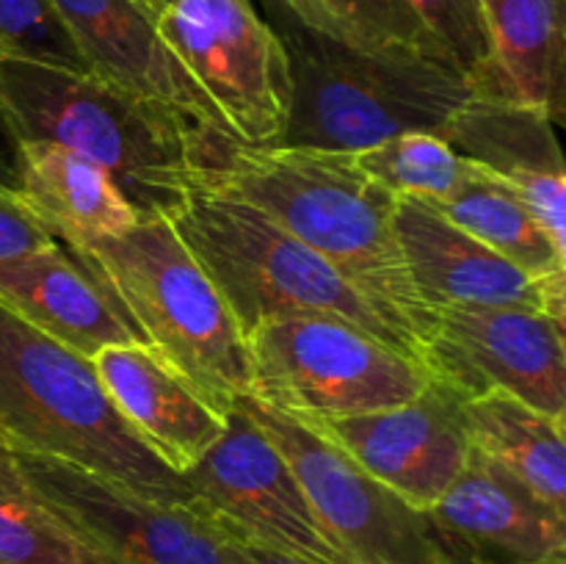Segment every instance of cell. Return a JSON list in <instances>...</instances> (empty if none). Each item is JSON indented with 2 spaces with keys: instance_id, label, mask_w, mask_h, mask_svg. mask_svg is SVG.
<instances>
[{
  "instance_id": "cell-1",
  "label": "cell",
  "mask_w": 566,
  "mask_h": 564,
  "mask_svg": "<svg viewBox=\"0 0 566 564\" xmlns=\"http://www.w3.org/2000/svg\"><path fill=\"white\" fill-rule=\"evenodd\" d=\"M197 188L252 205L357 282L376 302L401 313L420 335L431 315L392 230L396 199L354 164L352 153L315 147H254L230 133H210Z\"/></svg>"
},
{
  "instance_id": "cell-2",
  "label": "cell",
  "mask_w": 566,
  "mask_h": 564,
  "mask_svg": "<svg viewBox=\"0 0 566 564\" xmlns=\"http://www.w3.org/2000/svg\"><path fill=\"white\" fill-rule=\"evenodd\" d=\"M0 105L20 144L50 142L94 160L138 213H166L197 188L213 133L94 72L22 59H0Z\"/></svg>"
},
{
  "instance_id": "cell-3",
  "label": "cell",
  "mask_w": 566,
  "mask_h": 564,
  "mask_svg": "<svg viewBox=\"0 0 566 564\" xmlns=\"http://www.w3.org/2000/svg\"><path fill=\"white\" fill-rule=\"evenodd\" d=\"M164 216L219 288L243 337L265 321L332 315L423 359L420 335L401 313L376 302L332 260L252 205L193 188Z\"/></svg>"
},
{
  "instance_id": "cell-4",
  "label": "cell",
  "mask_w": 566,
  "mask_h": 564,
  "mask_svg": "<svg viewBox=\"0 0 566 564\" xmlns=\"http://www.w3.org/2000/svg\"><path fill=\"white\" fill-rule=\"evenodd\" d=\"M291 64L285 147L357 153L401 133H437L475 97L448 59L365 53L321 36L282 0H260Z\"/></svg>"
},
{
  "instance_id": "cell-5",
  "label": "cell",
  "mask_w": 566,
  "mask_h": 564,
  "mask_svg": "<svg viewBox=\"0 0 566 564\" xmlns=\"http://www.w3.org/2000/svg\"><path fill=\"white\" fill-rule=\"evenodd\" d=\"M0 437L116 481L149 501L188 506L191 495L125 424L92 359L39 332L0 302Z\"/></svg>"
},
{
  "instance_id": "cell-6",
  "label": "cell",
  "mask_w": 566,
  "mask_h": 564,
  "mask_svg": "<svg viewBox=\"0 0 566 564\" xmlns=\"http://www.w3.org/2000/svg\"><path fill=\"white\" fill-rule=\"evenodd\" d=\"M70 252L114 296L144 343L216 407L230 415L238 398L249 396L247 337L164 213H142L125 236Z\"/></svg>"
},
{
  "instance_id": "cell-7",
  "label": "cell",
  "mask_w": 566,
  "mask_h": 564,
  "mask_svg": "<svg viewBox=\"0 0 566 564\" xmlns=\"http://www.w3.org/2000/svg\"><path fill=\"white\" fill-rule=\"evenodd\" d=\"M247 352L249 396L302 420L398 407L434 379L423 359L332 315L265 321L247 335Z\"/></svg>"
},
{
  "instance_id": "cell-8",
  "label": "cell",
  "mask_w": 566,
  "mask_h": 564,
  "mask_svg": "<svg viewBox=\"0 0 566 564\" xmlns=\"http://www.w3.org/2000/svg\"><path fill=\"white\" fill-rule=\"evenodd\" d=\"M235 404L285 453L310 506L354 564H462L426 509L374 479L324 431L252 396Z\"/></svg>"
},
{
  "instance_id": "cell-9",
  "label": "cell",
  "mask_w": 566,
  "mask_h": 564,
  "mask_svg": "<svg viewBox=\"0 0 566 564\" xmlns=\"http://www.w3.org/2000/svg\"><path fill=\"white\" fill-rule=\"evenodd\" d=\"M158 33L238 142L282 144L291 116V64L252 0H175L158 17Z\"/></svg>"
},
{
  "instance_id": "cell-10",
  "label": "cell",
  "mask_w": 566,
  "mask_h": 564,
  "mask_svg": "<svg viewBox=\"0 0 566 564\" xmlns=\"http://www.w3.org/2000/svg\"><path fill=\"white\" fill-rule=\"evenodd\" d=\"M182 481L191 495L188 506L219 534L304 564H354L310 506L285 453L238 404L221 440Z\"/></svg>"
},
{
  "instance_id": "cell-11",
  "label": "cell",
  "mask_w": 566,
  "mask_h": 564,
  "mask_svg": "<svg viewBox=\"0 0 566 564\" xmlns=\"http://www.w3.org/2000/svg\"><path fill=\"white\" fill-rule=\"evenodd\" d=\"M11 451L50 512L105 564H230L219 531L191 506L149 501L75 464Z\"/></svg>"
},
{
  "instance_id": "cell-12",
  "label": "cell",
  "mask_w": 566,
  "mask_h": 564,
  "mask_svg": "<svg viewBox=\"0 0 566 564\" xmlns=\"http://www.w3.org/2000/svg\"><path fill=\"white\" fill-rule=\"evenodd\" d=\"M423 363L464 398L506 393L553 418L566 415L564 324L539 310L503 304L434 310Z\"/></svg>"
},
{
  "instance_id": "cell-13",
  "label": "cell",
  "mask_w": 566,
  "mask_h": 564,
  "mask_svg": "<svg viewBox=\"0 0 566 564\" xmlns=\"http://www.w3.org/2000/svg\"><path fill=\"white\" fill-rule=\"evenodd\" d=\"M335 440L359 468L412 506L429 512L468 464L464 396L431 379L418 398L348 418L307 420Z\"/></svg>"
},
{
  "instance_id": "cell-14",
  "label": "cell",
  "mask_w": 566,
  "mask_h": 564,
  "mask_svg": "<svg viewBox=\"0 0 566 564\" xmlns=\"http://www.w3.org/2000/svg\"><path fill=\"white\" fill-rule=\"evenodd\" d=\"M392 230L415 293L429 315L442 307L503 304L539 310L564 324L566 271L536 280L459 230L434 205L415 197L396 199Z\"/></svg>"
},
{
  "instance_id": "cell-15",
  "label": "cell",
  "mask_w": 566,
  "mask_h": 564,
  "mask_svg": "<svg viewBox=\"0 0 566 564\" xmlns=\"http://www.w3.org/2000/svg\"><path fill=\"white\" fill-rule=\"evenodd\" d=\"M429 518L462 564L566 562V514L479 451Z\"/></svg>"
},
{
  "instance_id": "cell-16",
  "label": "cell",
  "mask_w": 566,
  "mask_h": 564,
  "mask_svg": "<svg viewBox=\"0 0 566 564\" xmlns=\"http://www.w3.org/2000/svg\"><path fill=\"white\" fill-rule=\"evenodd\" d=\"M88 72L166 105L202 130L230 133L227 122L175 59L158 17L142 0H50Z\"/></svg>"
},
{
  "instance_id": "cell-17",
  "label": "cell",
  "mask_w": 566,
  "mask_h": 564,
  "mask_svg": "<svg viewBox=\"0 0 566 564\" xmlns=\"http://www.w3.org/2000/svg\"><path fill=\"white\" fill-rule=\"evenodd\" d=\"M97 379L138 440L177 476L221 440L230 415L147 343H114L92 357Z\"/></svg>"
},
{
  "instance_id": "cell-18",
  "label": "cell",
  "mask_w": 566,
  "mask_h": 564,
  "mask_svg": "<svg viewBox=\"0 0 566 564\" xmlns=\"http://www.w3.org/2000/svg\"><path fill=\"white\" fill-rule=\"evenodd\" d=\"M440 136L462 158L512 186L566 258V166L551 114L531 105L470 97Z\"/></svg>"
},
{
  "instance_id": "cell-19",
  "label": "cell",
  "mask_w": 566,
  "mask_h": 564,
  "mask_svg": "<svg viewBox=\"0 0 566 564\" xmlns=\"http://www.w3.org/2000/svg\"><path fill=\"white\" fill-rule=\"evenodd\" d=\"M0 302L86 359L114 343H144L114 296L64 243L0 260Z\"/></svg>"
},
{
  "instance_id": "cell-20",
  "label": "cell",
  "mask_w": 566,
  "mask_h": 564,
  "mask_svg": "<svg viewBox=\"0 0 566 564\" xmlns=\"http://www.w3.org/2000/svg\"><path fill=\"white\" fill-rule=\"evenodd\" d=\"M17 194L55 241L70 249L125 236L142 219L108 171L50 142L20 144Z\"/></svg>"
},
{
  "instance_id": "cell-21",
  "label": "cell",
  "mask_w": 566,
  "mask_h": 564,
  "mask_svg": "<svg viewBox=\"0 0 566 564\" xmlns=\"http://www.w3.org/2000/svg\"><path fill=\"white\" fill-rule=\"evenodd\" d=\"M566 0H497L490 55L473 75L475 97L531 105L562 122Z\"/></svg>"
},
{
  "instance_id": "cell-22",
  "label": "cell",
  "mask_w": 566,
  "mask_h": 564,
  "mask_svg": "<svg viewBox=\"0 0 566 564\" xmlns=\"http://www.w3.org/2000/svg\"><path fill=\"white\" fill-rule=\"evenodd\" d=\"M473 451L523 481L556 512L566 514V426L506 393L464 398Z\"/></svg>"
},
{
  "instance_id": "cell-23",
  "label": "cell",
  "mask_w": 566,
  "mask_h": 564,
  "mask_svg": "<svg viewBox=\"0 0 566 564\" xmlns=\"http://www.w3.org/2000/svg\"><path fill=\"white\" fill-rule=\"evenodd\" d=\"M434 208L446 213L459 230L536 280L566 271V258L553 247L551 236L542 230L528 205L512 186H506L484 166L475 164L473 177Z\"/></svg>"
},
{
  "instance_id": "cell-24",
  "label": "cell",
  "mask_w": 566,
  "mask_h": 564,
  "mask_svg": "<svg viewBox=\"0 0 566 564\" xmlns=\"http://www.w3.org/2000/svg\"><path fill=\"white\" fill-rule=\"evenodd\" d=\"M282 6L315 33L346 48L453 61L407 0H282Z\"/></svg>"
},
{
  "instance_id": "cell-25",
  "label": "cell",
  "mask_w": 566,
  "mask_h": 564,
  "mask_svg": "<svg viewBox=\"0 0 566 564\" xmlns=\"http://www.w3.org/2000/svg\"><path fill=\"white\" fill-rule=\"evenodd\" d=\"M0 564H105L33 492L0 437Z\"/></svg>"
},
{
  "instance_id": "cell-26",
  "label": "cell",
  "mask_w": 566,
  "mask_h": 564,
  "mask_svg": "<svg viewBox=\"0 0 566 564\" xmlns=\"http://www.w3.org/2000/svg\"><path fill=\"white\" fill-rule=\"evenodd\" d=\"M352 155L357 169L392 197H415L429 205L457 194L475 171L473 160L462 158L437 133H401Z\"/></svg>"
},
{
  "instance_id": "cell-27",
  "label": "cell",
  "mask_w": 566,
  "mask_h": 564,
  "mask_svg": "<svg viewBox=\"0 0 566 564\" xmlns=\"http://www.w3.org/2000/svg\"><path fill=\"white\" fill-rule=\"evenodd\" d=\"M0 59L88 72L50 0H0Z\"/></svg>"
},
{
  "instance_id": "cell-28",
  "label": "cell",
  "mask_w": 566,
  "mask_h": 564,
  "mask_svg": "<svg viewBox=\"0 0 566 564\" xmlns=\"http://www.w3.org/2000/svg\"><path fill=\"white\" fill-rule=\"evenodd\" d=\"M437 42L473 81L490 55V20L481 0H407Z\"/></svg>"
},
{
  "instance_id": "cell-29",
  "label": "cell",
  "mask_w": 566,
  "mask_h": 564,
  "mask_svg": "<svg viewBox=\"0 0 566 564\" xmlns=\"http://www.w3.org/2000/svg\"><path fill=\"white\" fill-rule=\"evenodd\" d=\"M55 238L42 221L36 219L25 199L0 182V260L20 258V254L39 252L55 247Z\"/></svg>"
},
{
  "instance_id": "cell-30",
  "label": "cell",
  "mask_w": 566,
  "mask_h": 564,
  "mask_svg": "<svg viewBox=\"0 0 566 564\" xmlns=\"http://www.w3.org/2000/svg\"><path fill=\"white\" fill-rule=\"evenodd\" d=\"M0 182L6 188H20V138L0 105Z\"/></svg>"
},
{
  "instance_id": "cell-31",
  "label": "cell",
  "mask_w": 566,
  "mask_h": 564,
  "mask_svg": "<svg viewBox=\"0 0 566 564\" xmlns=\"http://www.w3.org/2000/svg\"><path fill=\"white\" fill-rule=\"evenodd\" d=\"M221 542H224V553L230 558V564H304L298 558L282 556V553L269 551V547H260L254 542L238 540V536L219 534Z\"/></svg>"
},
{
  "instance_id": "cell-32",
  "label": "cell",
  "mask_w": 566,
  "mask_h": 564,
  "mask_svg": "<svg viewBox=\"0 0 566 564\" xmlns=\"http://www.w3.org/2000/svg\"><path fill=\"white\" fill-rule=\"evenodd\" d=\"M142 3H144V6H147V9H149V11H153V14H155V17H160V14H164V11H166V9H169V6H171V3H175V0H142Z\"/></svg>"
},
{
  "instance_id": "cell-33",
  "label": "cell",
  "mask_w": 566,
  "mask_h": 564,
  "mask_svg": "<svg viewBox=\"0 0 566 564\" xmlns=\"http://www.w3.org/2000/svg\"><path fill=\"white\" fill-rule=\"evenodd\" d=\"M495 3H497V0H481V6H484V11H486V20H490V14H492V9H495Z\"/></svg>"
},
{
  "instance_id": "cell-34",
  "label": "cell",
  "mask_w": 566,
  "mask_h": 564,
  "mask_svg": "<svg viewBox=\"0 0 566 564\" xmlns=\"http://www.w3.org/2000/svg\"><path fill=\"white\" fill-rule=\"evenodd\" d=\"M558 564H566V562H558Z\"/></svg>"
}]
</instances>
